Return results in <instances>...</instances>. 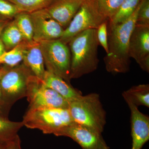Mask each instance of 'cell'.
Wrapping results in <instances>:
<instances>
[{
  "mask_svg": "<svg viewBox=\"0 0 149 149\" xmlns=\"http://www.w3.org/2000/svg\"><path fill=\"white\" fill-rule=\"evenodd\" d=\"M139 6L140 3L133 15L124 22L109 25L108 52L104 61L107 71L112 74L125 73L130 70L129 40L136 25Z\"/></svg>",
  "mask_w": 149,
  "mask_h": 149,
  "instance_id": "obj_1",
  "label": "cell"
},
{
  "mask_svg": "<svg viewBox=\"0 0 149 149\" xmlns=\"http://www.w3.org/2000/svg\"><path fill=\"white\" fill-rule=\"evenodd\" d=\"M68 44L71 56V80L80 78L97 70L99 62L97 29L81 32Z\"/></svg>",
  "mask_w": 149,
  "mask_h": 149,
  "instance_id": "obj_2",
  "label": "cell"
},
{
  "mask_svg": "<svg viewBox=\"0 0 149 149\" xmlns=\"http://www.w3.org/2000/svg\"><path fill=\"white\" fill-rule=\"evenodd\" d=\"M68 109L73 122L102 133L106 123V113L99 94L82 95L69 102Z\"/></svg>",
  "mask_w": 149,
  "mask_h": 149,
  "instance_id": "obj_3",
  "label": "cell"
},
{
  "mask_svg": "<svg viewBox=\"0 0 149 149\" xmlns=\"http://www.w3.org/2000/svg\"><path fill=\"white\" fill-rule=\"evenodd\" d=\"M22 121L27 128L54 135L62 128L74 123L68 109L45 107H29Z\"/></svg>",
  "mask_w": 149,
  "mask_h": 149,
  "instance_id": "obj_4",
  "label": "cell"
},
{
  "mask_svg": "<svg viewBox=\"0 0 149 149\" xmlns=\"http://www.w3.org/2000/svg\"><path fill=\"white\" fill-rule=\"evenodd\" d=\"M39 42L47 70L70 84L71 56L67 45L59 39Z\"/></svg>",
  "mask_w": 149,
  "mask_h": 149,
  "instance_id": "obj_5",
  "label": "cell"
},
{
  "mask_svg": "<svg viewBox=\"0 0 149 149\" xmlns=\"http://www.w3.org/2000/svg\"><path fill=\"white\" fill-rule=\"evenodd\" d=\"M33 74L24 63L9 69L0 80L3 102L9 109L15 102L26 97L30 76Z\"/></svg>",
  "mask_w": 149,
  "mask_h": 149,
  "instance_id": "obj_6",
  "label": "cell"
},
{
  "mask_svg": "<svg viewBox=\"0 0 149 149\" xmlns=\"http://www.w3.org/2000/svg\"><path fill=\"white\" fill-rule=\"evenodd\" d=\"M109 21L99 10L95 0H84L59 40L68 45L73 37L83 31L97 29L102 23Z\"/></svg>",
  "mask_w": 149,
  "mask_h": 149,
  "instance_id": "obj_7",
  "label": "cell"
},
{
  "mask_svg": "<svg viewBox=\"0 0 149 149\" xmlns=\"http://www.w3.org/2000/svg\"><path fill=\"white\" fill-rule=\"evenodd\" d=\"M29 107H40L68 109L69 102L51 88L42 80L32 74L29 78L26 96Z\"/></svg>",
  "mask_w": 149,
  "mask_h": 149,
  "instance_id": "obj_8",
  "label": "cell"
},
{
  "mask_svg": "<svg viewBox=\"0 0 149 149\" xmlns=\"http://www.w3.org/2000/svg\"><path fill=\"white\" fill-rule=\"evenodd\" d=\"M102 133L90 127L73 123L62 128L55 135L69 137L83 149H109Z\"/></svg>",
  "mask_w": 149,
  "mask_h": 149,
  "instance_id": "obj_9",
  "label": "cell"
},
{
  "mask_svg": "<svg viewBox=\"0 0 149 149\" xmlns=\"http://www.w3.org/2000/svg\"><path fill=\"white\" fill-rule=\"evenodd\" d=\"M129 55L141 69L149 72V26L135 25L129 40Z\"/></svg>",
  "mask_w": 149,
  "mask_h": 149,
  "instance_id": "obj_10",
  "label": "cell"
},
{
  "mask_svg": "<svg viewBox=\"0 0 149 149\" xmlns=\"http://www.w3.org/2000/svg\"><path fill=\"white\" fill-rule=\"evenodd\" d=\"M33 27V40L39 42L59 39L64 29L52 18L45 9L30 13Z\"/></svg>",
  "mask_w": 149,
  "mask_h": 149,
  "instance_id": "obj_11",
  "label": "cell"
},
{
  "mask_svg": "<svg viewBox=\"0 0 149 149\" xmlns=\"http://www.w3.org/2000/svg\"><path fill=\"white\" fill-rule=\"evenodd\" d=\"M130 111L131 134L132 138L131 149H141L149 140V117L141 112L130 102L126 101Z\"/></svg>",
  "mask_w": 149,
  "mask_h": 149,
  "instance_id": "obj_12",
  "label": "cell"
},
{
  "mask_svg": "<svg viewBox=\"0 0 149 149\" xmlns=\"http://www.w3.org/2000/svg\"><path fill=\"white\" fill-rule=\"evenodd\" d=\"M84 0H55L45 10L53 19L65 29L70 23Z\"/></svg>",
  "mask_w": 149,
  "mask_h": 149,
  "instance_id": "obj_13",
  "label": "cell"
},
{
  "mask_svg": "<svg viewBox=\"0 0 149 149\" xmlns=\"http://www.w3.org/2000/svg\"><path fill=\"white\" fill-rule=\"evenodd\" d=\"M22 62L35 76L42 80L46 70L40 42H28L24 49Z\"/></svg>",
  "mask_w": 149,
  "mask_h": 149,
  "instance_id": "obj_14",
  "label": "cell"
},
{
  "mask_svg": "<svg viewBox=\"0 0 149 149\" xmlns=\"http://www.w3.org/2000/svg\"><path fill=\"white\" fill-rule=\"evenodd\" d=\"M42 81L46 86L58 93L69 102L82 95L81 92L73 88L70 84L47 70H46Z\"/></svg>",
  "mask_w": 149,
  "mask_h": 149,
  "instance_id": "obj_15",
  "label": "cell"
},
{
  "mask_svg": "<svg viewBox=\"0 0 149 149\" xmlns=\"http://www.w3.org/2000/svg\"><path fill=\"white\" fill-rule=\"evenodd\" d=\"M125 101H128L136 107L143 106L149 107V84L133 86L122 93Z\"/></svg>",
  "mask_w": 149,
  "mask_h": 149,
  "instance_id": "obj_16",
  "label": "cell"
},
{
  "mask_svg": "<svg viewBox=\"0 0 149 149\" xmlns=\"http://www.w3.org/2000/svg\"><path fill=\"white\" fill-rule=\"evenodd\" d=\"M0 39L2 41L6 51L12 49L24 40L13 19L3 29L0 35Z\"/></svg>",
  "mask_w": 149,
  "mask_h": 149,
  "instance_id": "obj_17",
  "label": "cell"
},
{
  "mask_svg": "<svg viewBox=\"0 0 149 149\" xmlns=\"http://www.w3.org/2000/svg\"><path fill=\"white\" fill-rule=\"evenodd\" d=\"M28 42L23 40L19 45L10 50L6 51L0 56L1 65L13 68L22 61L23 52Z\"/></svg>",
  "mask_w": 149,
  "mask_h": 149,
  "instance_id": "obj_18",
  "label": "cell"
},
{
  "mask_svg": "<svg viewBox=\"0 0 149 149\" xmlns=\"http://www.w3.org/2000/svg\"><path fill=\"white\" fill-rule=\"evenodd\" d=\"M24 126L22 121H10L7 117L0 115V140L10 142L18 135L19 130Z\"/></svg>",
  "mask_w": 149,
  "mask_h": 149,
  "instance_id": "obj_19",
  "label": "cell"
},
{
  "mask_svg": "<svg viewBox=\"0 0 149 149\" xmlns=\"http://www.w3.org/2000/svg\"><path fill=\"white\" fill-rule=\"evenodd\" d=\"M141 0H124L113 17L108 22L109 24L114 25L123 23L134 13Z\"/></svg>",
  "mask_w": 149,
  "mask_h": 149,
  "instance_id": "obj_20",
  "label": "cell"
},
{
  "mask_svg": "<svg viewBox=\"0 0 149 149\" xmlns=\"http://www.w3.org/2000/svg\"><path fill=\"white\" fill-rule=\"evenodd\" d=\"M23 37L27 42L33 41V27L30 14L21 12L13 19Z\"/></svg>",
  "mask_w": 149,
  "mask_h": 149,
  "instance_id": "obj_21",
  "label": "cell"
},
{
  "mask_svg": "<svg viewBox=\"0 0 149 149\" xmlns=\"http://www.w3.org/2000/svg\"><path fill=\"white\" fill-rule=\"evenodd\" d=\"M14 4L20 12L31 13L45 9L55 0H9Z\"/></svg>",
  "mask_w": 149,
  "mask_h": 149,
  "instance_id": "obj_22",
  "label": "cell"
},
{
  "mask_svg": "<svg viewBox=\"0 0 149 149\" xmlns=\"http://www.w3.org/2000/svg\"><path fill=\"white\" fill-rule=\"evenodd\" d=\"M124 0H95L102 15L109 21L116 14Z\"/></svg>",
  "mask_w": 149,
  "mask_h": 149,
  "instance_id": "obj_23",
  "label": "cell"
},
{
  "mask_svg": "<svg viewBox=\"0 0 149 149\" xmlns=\"http://www.w3.org/2000/svg\"><path fill=\"white\" fill-rule=\"evenodd\" d=\"M21 12L16 6L9 0H0V17L13 19Z\"/></svg>",
  "mask_w": 149,
  "mask_h": 149,
  "instance_id": "obj_24",
  "label": "cell"
},
{
  "mask_svg": "<svg viewBox=\"0 0 149 149\" xmlns=\"http://www.w3.org/2000/svg\"><path fill=\"white\" fill-rule=\"evenodd\" d=\"M136 24L149 26V0H141Z\"/></svg>",
  "mask_w": 149,
  "mask_h": 149,
  "instance_id": "obj_25",
  "label": "cell"
},
{
  "mask_svg": "<svg viewBox=\"0 0 149 149\" xmlns=\"http://www.w3.org/2000/svg\"><path fill=\"white\" fill-rule=\"evenodd\" d=\"M108 21L105 22L100 25L97 29V36L98 42L104 48L106 53L108 52Z\"/></svg>",
  "mask_w": 149,
  "mask_h": 149,
  "instance_id": "obj_26",
  "label": "cell"
},
{
  "mask_svg": "<svg viewBox=\"0 0 149 149\" xmlns=\"http://www.w3.org/2000/svg\"><path fill=\"white\" fill-rule=\"evenodd\" d=\"M10 68H11L5 66V65H3V66L0 67V80H1V78L2 77L4 74ZM0 106H1L3 108L7 111L8 110V109L6 107L4 103L3 102L1 91H0Z\"/></svg>",
  "mask_w": 149,
  "mask_h": 149,
  "instance_id": "obj_27",
  "label": "cell"
},
{
  "mask_svg": "<svg viewBox=\"0 0 149 149\" xmlns=\"http://www.w3.org/2000/svg\"><path fill=\"white\" fill-rule=\"evenodd\" d=\"M10 149H22L21 140L18 135L11 141L10 144Z\"/></svg>",
  "mask_w": 149,
  "mask_h": 149,
  "instance_id": "obj_28",
  "label": "cell"
},
{
  "mask_svg": "<svg viewBox=\"0 0 149 149\" xmlns=\"http://www.w3.org/2000/svg\"><path fill=\"white\" fill-rule=\"evenodd\" d=\"M12 19H6L0 17V35L4 28Z\"/></svg>",
  "mask_w": 149,
  "mask_h": 149,
  "instance_id": "obj_29",
  "label": "cell"
},
{
  "mask_svg": "<svg viewBox=\"0 0 149 149\" xmlns=\"http://www.w3.org/2000/svg\"><path fill=\"white\" fill-rule=\"evenodd\" d=\"M11 141L6 142L0 140V149H10V144Z\"/></svg>",
  "mask_w": 149,
  "mask_h": 149,
  "instance_id": "obj_30",
  "label": "cell"
},
{
  "mask_svg": "<svg viewBox=\"0 0 149 149\" xmlns=\"http://www.w3.org/2000/svg\"><path fill=\"white\" fill-rule=\"evenodd\" d=\"M6 52V50L5 47L2 41L0 39V56H1Z\"/></svg>",
  "mask_w": 149,
  "mask_h": 149,
  "instance_id": "obj_31",
  "label": "cell"
},
{
  "mask_svg": "<svg viewBox=\"0 0 149 149\" xmlns=\"http://www.w3.org/2000/svg\"><path fill=\"white\" fill-rule=\"evenodd\" d=\"M5 111L6 110V109H4L1 106H0V115L6 117L5 114Z\"/></svg>",
  "mask_w": 149,
  "mask_h": 149,
  "instance_id": "obj_32",
  "label": "cell"
}]
</instances>
